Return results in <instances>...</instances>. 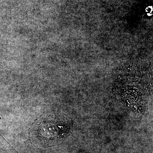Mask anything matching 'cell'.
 I'll use <instances>...</instances> for the list:
<instances>
[{
    "instance_id": "6da1fadb",
    "label": "cell",
    "mask_w": 153,
    "mask_h": 153,
    "mask_svg": "<svg viewBox=\"0 0 153 153\" xmlns=\"http://www.w3.org/2000/svg\"><path fill=\"white\" fill-rule=\"evenodd\" d=\"M72 128V123L68 117L46 114L40 117L32 126L30 137L36 146L49 147L62 143Z\"/></svg>"
}]
</instances>
